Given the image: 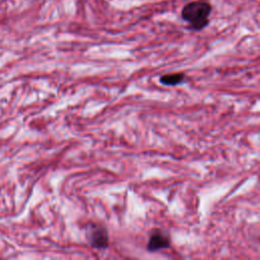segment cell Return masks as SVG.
Masks as SVG:
<instances>
[{
  "mask_svg": "<svg viewBox=\"0 0 260 260\" xmlns=\"http://www.w3.org/2000/svg\"><path fill=\"white\" fill-rule=\"evenodd\" d=\"M211 12V6L204 1L190 2L182 9V17L186 20L192 29L200 30L204 28L209 20V14Z\"/></svg>",
  "mask_w": 260,
  "mask_h": 260,
  "instance_id": "6da1fadb",
  "label": "cell"
},
{
  "mask_svg": "<svg viewBox=\"0 0 260 260\" xmlns=\"http://www.w3.org/2000/svg\"><path fill=\"white\" fill-rule=\"evenodd\" d=\"M86 239L95 249H106L109 246V236L105 228L98 224H89L86 229Z\"/></svg>",
  "mask_w": 260,
  "mask_h": 260,
  "instance_id": "7a4b0ae2",
  "label": "cell"
},
{
  "mask_svg": "<svg viewBox=\"0 0 260 260\" xmlns=\"http://www.w3.org/2000/svg\"><path fill=\"white\" fill-rule=\"evenodd\" d=\"M171 245V240L167 234H165L160 230H155L151 234L148 244H147V250L150 252H155L161 249L169 248Z\"/></svg>",
  "mask_w": 260,
  "mask_h": 260,
  "instance_id": "3957f363",
  "label": "cell"
},
{
  "mask_svg": "<svg viewBox=\"0 0 260 260\" xmlns=\"http://www.w3.org/2000/svg\"><path fill=\"white\" fill-rule=\"evenodd\" d=\"M185 79L184 73H173V74H166L160 76L159 81L165 85H177Z\"/></svg>",
  "mask_w": 260,
  "mask_h": 260,
  "instance_id": "277c9868",
  "label": "cell"
}]
</instances>
